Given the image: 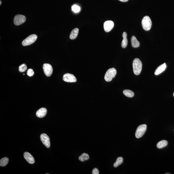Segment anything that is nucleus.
Segmentation results:
<instances>
[{"label": "nucleus", "instance_id": "1", "mask_svg": "<svg viewBox=\"0 0 174 174\" xmlns=\"http://www.w3.org/2000/svg\"><path fill=\"white\" fill-rule=\"evenodd\" d=\"M133 70L134 74L138 75L141 72L142 64L141 60L138 58H135L133 61Z\"/></svg>", "mask_w": 174, "mask_h": 174}, {"label": "nucleus", "instance_id": "2", "mask_svg": "<svg viewBox=\"0 0 174 174\" xmlns=\"http://www.w3.org/2000/svg\"><path fill=\"white\" fill-rule=\"evenodd\" d=\"M117 73V70L114 68L109 69L106 72L104 78L107 82H110L113 78L115 77Z\"/></svg>", "mask_w": 174, "mask_h": 174}, {"label": "nucleus", "instance_id": "3", "mask_svg": "<svg viewBox=\"0 0 174 174\" xmlns=\"http://www.w3.org/2000/svg\"><path fill=\"white\" fill-rule=\"evenodd\" d=\"M143 29L145 31H149L151 28L152 22L150 17L148 16L144 17L142 21Z\"/></svg>", "mask_w": 174, "mask_h": 174}, {"label": "nucleus", "instance_id": "4", "mask_svg": "<svg viewBox=\"0 0 174 174\" xmlns=\"http://www.w3.org/2000/svg\"><path fill=\"white\" fill-rule=\"evenodd\" d=\"M37 38V36L36 34H31L23 40L22 42V45L24 46L31 45L36 41Z\"/></svg>", "mask_w": 174, "mask_h": 174}, {"label": "nucleus", "instance_id": "5", "mask_svg": "<svg viewBox=\"0 0 174 174\" xmlns=\"http://www.w3.org/2000/svg\"><path fill=\"white\" fill-rule=\"evenodd\" d=\"M147 129V125L145 124H142L139 125L137 128L136 131L135 135L136 137L137 138H139L142 137Z\"/></svg>", "mask_w": 174, "mask_h": 174}, {"label": "nucleus", "instance_id": "6", "mask_svg": "<svg viewBox=\"0 0 174 174\" xmlns=\"http://www.w3.org/2000/svg\"><path fill=\"white\" fill-rule=\"evenodd\" d=\"M26 21V18L24 16L18 15L16 16L14 19V23L15 25L18 26L23 24Z\"/></svg>", "mask_w": 174, "mask_h": 174}, {"label": "nucleus", "instance_id": "7", "mask_svg": "<svg viewBox=\"0 0 174 174\" xmlns=\"http://www.w3.org/2000/svg\"><path fill=\"white\" fill-rule=\"evenodd\" d=\"M43 68L44 73L47 76L49 77L52 74L53 69L52 66L50 64H44L43 65Z\"/></svg>", "mask_w": 174, "mask_h": 174}, {"label": "nucleus", "instance_id": "8", "mask_svg": "<svg viewBox=\"0 0 174 174\" xmlns=\"http://www.w3.org/2000/svg\"><path fill=\"white\" fill-rule=\"evenodd\" d=\"M40 139L44 145L47 148H49L50 146V138L48 136L45 134H42L40 135Z\"/></svg>", "mask_w": 174, "mask_h": 174}, {"label": "nucleus", "instance_id": "9", "mask_svg": "<svg viewBox=\"0 0 174 174\" xmlns=\"http://www.w3.org/2000/svg\"><path fill=\"white\" fill-rule=\"evenodd\" d=\"M63 80L67 82H76L77 81L76 78L74 75L69 73L66 74L64 75Z\"/></svg>", "mask_w": 174, "mask_h": 174}, {"label": "nucleus", "instance_id": "10", "mask_svg": "<svg viewBox=\"0 0 174 174\" xmlns=\"http://www.w3.org/2000/svg\"><path fill=\"white\" fill-rule=\"evenodd\" d=\"M114 23L113 21L108 20L106 21L104 23V29L105 31L107 32L110 31L114 27Z\"/></svg>", "mask_w": 174, "mask_h": 174}, {"label": "nucleus", "instance_id": "11", "mask_svg": "<svg viewBox=\"0 0 174 174\" xmlns=\"http://www.w3.org/2000/svg\"><path fill=\"white\" fill-rule=\"evenodd\" d=\"M25 159L30 164H33L35 162V160L33 156L29 153L26 152L24 154Z\"/></svg>", "mask_w": 174, "mask_h": 174}, {"label": "nucleus", "instance_id": "12", "mask_svg": "<svg viewBox=\"0 0 174 174\" xmlns=\"http://www.w3.org/2000/svg\"><path fill=\"white\" fill-rule=\"evenodd\" d=\"M47 112V110L46 108H42L38 110L36 113V114L38 118H42L46 115Z\"/></svg>", "mask_w": 174, "mask_h": 174}, {"label": "nucleus", "instance_id": "13", "mask_svg": "<svg viewBox=\"0 0 174 174\" xmlns=\"http://www.w3.org/2000/svg\"><path fill=\"white\" fill-rule=\"evenodd\" d=\"M166 67V64L165 63L160 66H159L155 70V75H158L160 74L165 71Z\"/></svg>", "mask_w": 174, "mask_h": 174}, {"label": "nucleus", "instance_id": "14", "mask_svg": "<svg viewBox=\"0 0 174 174\" xmlns=\"http://www.w3.org/2000/svg\"><path fill=\"white\" fill-rule=\"evenodd\" d=\"M131 40L132 45L133 48H137L140 46V42L137 40L135 36H132Z\"/></svg>", "mask_w": 174, "mask_h": 174}, {"label": "nucleus", "instance_id": "15", "mask_svg": "<svg viewBox=\"0 0 174 174\" xmlns=\"http://www.w3.org/2000/svg\"><path fill=\"white\" fill-rule=\"evenodd\" d=\"M123 40L121 43V46L123 48L126 47L128 44V40L127 39V34L126 32H124L123 34Z\"/></svg>", "mask_w": 174, "mask_h": 174}, {"label": "nucleus", "instance_id": "16", "mask_svg": "<svg viewBox=\"0 0 174 174\" xmlns=\"http://www.w3.org/2000/svg\"><path fill=\"white\" fill-rule=\"evenodd\" d=\"M79 29L78 28H75L72 30L70 33V38L72 40H73L76 39L78 34Z\"/></svg>", "mask_w": 174, "mask_h": 174}, {"label": "nucleus", "instance_id": "17", "mask_svg": "<svg viewBox=\"0 0 174 174\" xmlns=\"http://www.w3.org/2000/svg\"><path fill=\"white\" fill-rule=\"evenodd\" d=\"M168 142L167 141L163 140L159 142L157 144V147L159 149H161L167 146Z\"/></svg>", "mask_w": 174, "mask_h": 174}, {"label": "nucleus", "instance_id": "18", "mask_svg": "<svg viewBox=\"0 0 174 174\" xmlns=\"http://www.w3.org/2000/svg\"><path fill=\"white\" fill-rule=\"evenodd\" d=\"M123 93L124 95L126 97H130V98L133 97L134 96V92L132 91L126 89L124 90L123 91Z\"/></svg>", "mask_w": 174, "mask_h": 174}, {"label": "nucleus", "instance_id": "19", "mask_svg": "<svg viewBox=\"0 0 174 174\" xmlns=\"http://www.w3.org/2000/svg\"><path fill=\"white\" fill-rule=\"evenodd\" d=\"M89 159V155L85 153L83 154L79 157V160L81 161H84L86 160H88Z\"/></svg>", "mask_w": 174, "mask_h": 174}, {"label": "nucleus", "instance_id": "20", "mask_svg": "<svg viewBox=\"0 0 174 174\" xmlns=\"http://www.w3.org/2000/svg\"><path fill=\"white\" fill-rule=\"evenodd\" d=\"M9 159L7 157H4L0 160V166L4 167L8 163Z\"/></svg>", "mask_w": 174, "mask_h": 174}, {"label": "nucleus", "instance_id": "21", "mask_svg": "<svg viewBox=\"0 0 174 174\" xmlns=\"http://www.w3.org/2000/svg\"><path fill=\"white\" fill-rule=\"evenodd\" d=\"M123 158L122 157H119L117 159V161L113 164V166L114 167L117 168L123 163Z\"/></svg>", "mask_w": 174, "mask_h": 174}, {"label": "nucleus", "instance_id": "22", "mask_svg": "<svg viewBox=\"0 0 174 174\" xmlns=\"http://www.w3.org/2000/svg\"><path fill=\"white\" fill-rule=\"evenodd\" d=\"M72 9L75 13H78L80 10V8L77 5H74L72 7Z\"/></svg>", "mask_w": 174, "mask_h": 174}, {"label": "nucleus", "instance_id": "23", "mask_svg": "<svg viewBox=\"0 0 174 174\" xmlns=\"http://www.w3.org/2000/svg\"><path fill=\"white\" fill-rule=\"evenodd\" d=\"M27 66L25 64H23L21 65L19 67V70L21 72H23L27 70Z\"/></svg>", "mask_w": 174, "mask_h": 174}, {"label": "nucleus", "instance_id": "24", "mask_svg": "<svg viewBox=\"0 0 174 174\" xmlns=\"http://www.w3.org/2000/svg\"><path fill=\"white\" fill-rule=\"evenodd\" d=\"M34 71H33L32 69H28V71H27V75H28V76H30V77H31V76H33V75H34Z\"/></svg>", "mask_w": 174, "mask_h": 174}, {"label": "nucleus", "instance_id": "25", "mask_svg": "<svg viewBox=\"0 0 174 174\" xmlns=\"http://www.w3.org/2000/svg\"><path fill=\"white\" fill-rule=\"evenodd\" d=\"M99 170L97 168H95L92 171V174H99Z\"/></svg>", "mask_w": 174, "mask_h": 174}, {"label": "nucleus", "instance_id": "26", "mask_svg": "<svg viewBox=\"0 0 174 174\" xmlns=\"http://www.w3.org/2000/svg\"><path fill=\"white\" fill-rule=\"evenodd\" d=\"M120 1L122 2H127L129 0H119Z\"/></svg>", "mask_w": 174, "mask_h": 174}, {"label": "nucleus", "instance_id": "27", "mask_svg": "<svg viewBox=\"0 0 174 174\" xmlns=\"http://www.w3.org/2000/svg\"><path fill=\"white\" fill-rule=\"evenodd\" d=\"M0 2H1V3H0V5H1V3H2V2H1V1H0Z\"/></svg>", "mask_w": 174, "mask_h": 174}, {"label": "nucleus", "instance_id": "28", "mask_svg": "<svg viewBox=\"0 0 174 174\" xmlns=\"http://www.w3.org/2000/svg\"><path fill=\"white\" fill-rule=\"evenodd\" d=\"M25 75V74H23V75Z\"/></svg>", "mask_w": 174, "mask_h": 174}, {"label": "nucleus", "instance_id": "29", "mask_svg": "<svg viewBox=\"0 0 174 174\" xmlns=\"http://www.w3.org/2000/svg\"><path fill=\"white\" fill-rule=\"evenodd\" d=\"M173 96H174V93L173 94Z\"/></svg>", "mask_w": 174, "mask_h": 174}, {"label": "nucleus", "instance_id": "30", "mask_svg": "<svg viewBox=\"0 0 174 174\" xmlns=\"http://www.w3.org/2000/svg\"></svg>", "mask_w": 174, "mask_h": 174}]
</instances>
